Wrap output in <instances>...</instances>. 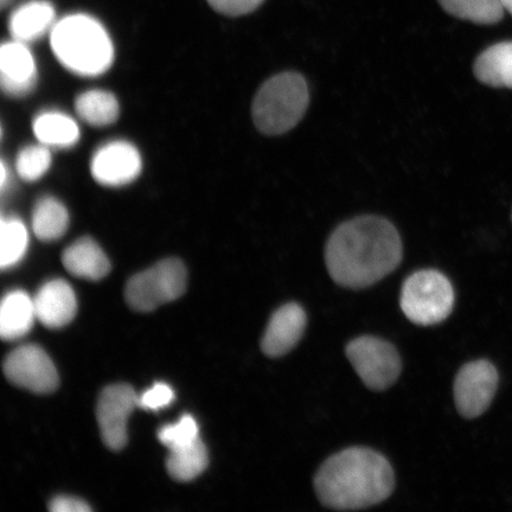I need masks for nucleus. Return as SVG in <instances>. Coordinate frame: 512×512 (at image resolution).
<instances>
[{
	"mask_svg": "<svg viewBox=\"0 0 512 512\" xmlns=\"http://www.w3.org/2000/svg\"><path fill=\"white\" fill-rule=\"evenodd\" d=\"M398 230L376 216L357 217L339 226L325 249L326 267L339 286L360 290L394 272L402 260Z\"/></svg>",
	"mask_w": 512,
	"mask_h": 512,
	"instance_id": "f257e3e1",
	"label": "nucleus"
},
{
	"mask_svg": "<svg viewBox=\"0 0 512 512\" xmlns=\"http://www.w3.org/2000/svg\"><path fill=\"white\" fill-rule=\"evenodd\" d=\"M395 473L388 460L369 448H348L320 466L315 490L320 503L335 510L374 507L392 495Z\"/></svg>",
	"mask_w": 512,
	"mask_h": 512,
	"instance_id": "f03ea898",
	"label": "nucleus"
},
{
	"mask_svg": "<svg viewBox=\"0 0 512 512\" xmlns=\"http://www.w3.org/2000/svg\"><path fill=\"white\" fill-rule=\"evenodd\" d=\"M50 43L56 59L75 75L96 78L112 67L111 36L91 16L78 14L62 18L50 32Z\"/></svg>",
	"mask_w": 512,
	"mask_h": 512,
	"instance_id": "7ed1b4c3",
	"label": "nucleus"
},
{
	"mask_svg": "<svg viewBox=\"0 0 512 512\" xmlns=\"http://www.w3.org/2000/svg\"><path fill=\"white\" fill-rule=\"evenodd\" d=\"M309 100V88L302 75L292 72L275 75L255 96L254 124L268 136L286 133L302 120Z\"/></svg>",
	"mask_w": 512,
	"mask_h": 512,
	"instance_id": "20e7f679",
	"label": "nucleus"
},
{
	"mask_svg": "<svg viewBox=\"0 0 512 512\" xmlns=\"http://www.w3.org/2000/svg\"><path fill=\"white\" fill-rule=\"evenodd\" d=\"M400 304L405 316L416 325L444 322L454 306L451 281L438 271L415 272L403 283Z\"/></svg>",
	"mask_w": 512,
	"mask_h": 512,
	"instance_id": "39448f33",
	"label": "nucleus"
},
{
	"mask_svg": "<svg viewBox=\"0 0 512 512\" xmlns=\"http://www.w3.org/2000/svg\"><path fill=\"white\" fill-rule=\"evenodd\" d=\"M185 288L187 270L183 262L166 259L128 281L126 300L133 310L149 312L181 297Z\"/></svg>",
	"mask_w": 512,
	"mask_h": 512,
	"instance_id": "423d86ee",
	"label": "nucleus"
},
{
	"mask_svg": "<svg viewBox=\"0 0 512 512\" xmlns=\"http://www.w3.org/2000/svg\"><path fill=\"white\" fill-rule=\"evenodd\" d=\"M345 352L369 389L383 392L398 381L402 366L394 345L373 336H362L351 341Z\"/></svg>",
	"mask_w": 512,
	"mask_h": 512,
	"instance_id": "0eeeda50",
	"label": "nucleus"
},
{
	"mask_svg": "<svg viewBox=\"0 0 512 512\" xmlns=\"http://www.w3.org/2000/svg\"><path fill=\"white\" fill-rule=\"evenodd\" d=\"M498 387V373L489 361L465 364L454 380V402L460 415L475 419L482 415L494 400Z\"/></svg>",
	"mask_w": 512,
	"mask_h": 512,
	"instance_id": "6e6552de",
	"label": "nucleus"
},
{
	"mask_svg": "<svg viewBox=\"0 0 512 512\" xmlns=\"http://www.w3.org/2000/svg\"><path fill=\"white\" fill-rule=\"evenodd\" d=\"M6 379L15 386L37 394H48L59 387V374L47 352L34 344L22 345L4 362Z\"/></svg>",
	"mask_w": 512,
	"mask_h": 512,
	"instance_id": "1a4fd4ad",
	"label": "nucleus"
},
{
	"mask_svg": "<svg viewBox=\"0 0 512 512\" xmlns=\"http://www.w3.org/2000/svg\"><path fill=\"white\" fill-rule=\"evenodd\" d=\"M143 159L136 146L125 140H113L99 147L91 160L96 182L108 188L130 184L142 174Z\"/></svg>",
	"mask_w": 512,
	"mask_h": 512,
	"instance_id": "9d476101",
	"label": "nucleus"
},
{
	"mask_svg": "<svg viewBox=\"0 0 512 512\" xmlns=\"http://www.w3.org/2000/svg\"><path fill=\"white\" fill-rule=\"evenodd\" d=\"M138 396L128 384H113L100 395L96 415L101 437L113 451H119L127 444V421L138 407Z\"/></svg>",
	"mask_w": 512,
	"mask_h": 512,
	"instance_id": "9b49d317",
	"label": "nucleus"
},
{
	"mask_svg": "<svg viewBox=\"0 0 512 512\" xmlns=\"http://www.w3.org/2000/svg\"><path fill=\"white\" fill-rule=\"evenodd\" d=\"M2 88L9 96L22 98L37 86L38 73L34 56L27 43L12 40L0 49Z\"/></svg>",
	"mask_w": 512,
	"mask_h": 512,
	"instance_id": "f8f14e48",
	"label": "nucleus"
},
{
	"mask_svg": "<svg viewBox=\"0 0 512 512\" xmlns=\"http://www.w3.org/2000/svg\"><path fill=\"white\" fill-rule=\"evenodd\" d=\"M307 325L306 312L297 303H288L273 313L261 349L268 357H281L297 347Z\"/></svg>",
	"mask_w": 512,
	"mask_h": 512,
	"instance_id": "ddd939ff",
	"label": "nucleus"
},
{
	"mask_svg": "<svg viewBox=\"0 0 512 512\" xmlns=\"http://www.w3.org/2000/svg\"><path fill=\"white\" fill-rule=\"evenodd\" d=\"M37 319L50 329H60L74 319L78 311V300L67 281L50 280L36 293L34 298Z\"/></svg>",
	"mask_w": 512,
	"mask_h": 512,
	"instance_id": "4468645a",
	"label": "nucleus"
},
{
	"mask_svg": "<svg viewBox=\"0 0 512 512\" xmlns=\"http://www.w3.org/2000/svg\"><path fill=\"white\" fill-rule=\"evenodd\" d=\"M54 6L43 0L19 6L9 21V31L14 40L30 43L41 40L54 29L56 21Z\"/></svg>",
	"mask_w": 512,
	"mask_h": 512,
	"instance_id": "2eb2a0df",
	"label": "nucleus"
},
{
	"mask_svg": "<svg viewBox=\"0 0 512 512\" xmlns=\"http://www.w3.org/2000/svg\"><path fill=\"white\" fill-rule=\"evenodd\" d=\"M62 262L74 277L87 280H100L111 271V262L98 242L86 236L64 249Z\"/></svg>",
	"mask_w": 512,
	"mask_h": 512,
	"instance_id": "dca6fc26",
	"label": "nucleus"
},
{
	"mask_svg": "<svg viewBox=\"0 0 512 512\" xmlns=\"http://www.w3.org/2000/svg\"><path fill=\"white\" fill-rule=\"evenodd\" d=\"M37 319L34 298L28 293L11 291L0 307V335L4 341H16L28 335Z\"/></svg>",
	"mask_w": 512,
	"mask_h": 512,
	"instance_id": "f3484780",
	"label": "nucleus"
},
{
	"mask_svg": "<svg viewBox=\"0 0 512 512\" xmlns=\"http://www.w3.org/2000/svg\"><path fill=\"white\" fill-rule=\"evenodd\" d=\"M38 142L55 149H69L79 143L80 127L69 115L59 111H46L37 115L32 123Z\"/></svg>",
	"mask_w": 512,
	"mask_h": 512,
	"instance_id": "a211bd4d",
	"label": "nucleus"
},
{
	"mask_svg": "<svg viewBox=\"0 0 512 512\" xmlns=\"http://www.w3.org/2000/svg\"><path fill=\"white\" fill-rule=\"evenodd\" d=\"M473 72L484 85L512 89V42L498 43L483 51Z\"/></svg>",
	"mask_w": 512,
	"mask_h": 512,
	"instance_id": "6ab92c4d",
	"label": "nucleus"
},
{
	"mask_svg": "<svg viewBox=\"0 0 512 512\" xmlns=\"http://www.w3.org/2000/svg\"><path fill=\"white\" fill-rule=\"evenodd\" d=\"M69 213L55 197L46 196L36 203L32 213V230L44 242L56 241L67 233Z\"/></svg>",
	"mask_w": 512,
	"mask_h": 512,
	"instance_id": "aec40b11",
	"label": "nucleus"
},
{
	"mask_svg": "<svg viewBox=\"0 0 512 512\" xmlns=\"http://www.w3.org/2000/svg\"><path fill=\"white\" fill-rule=\"evenodd\" d=\"M75 111L88 125L105 127L118 120L120 106L114 94L102 89H92L76 98Z\"/></svg>",
	"mask_w": 512,
	"mask_h": 512,
	"instance_id": "412c9836",
	"label": "nucleus"
},
{
	"mask_svg": "<svg viewBox=\"0 0 512 512\" xmlns=\"http://www.w3.org/2000/svg\"><path fill=\"white\" fill-rule=\"evenodd\" d=\"M209 456L206 445L201 438L192 443L170 450L166 459V469L169 475L178 482H190L206 471Z\"/></svg>",
	"mask_w": 512,
	"mask_h": 512,
	"instance_id": "4be33fe9",
	"label": "nucleus"
},
{
	"mask_svg": "<svg viewBox=\"0 0 512 512\" xmlns=\"http://www.w3.org/2000/svg\"><path fill=\"white\" fill-rule=\"evenodd\" d=\"M443 9L454 17L476 24H496L503 18L501 0H439Z\"/></svg>",
	"mask_w": 512,
	"mask_h": 512,
	"instance_id": "5701e85b",
	"label": "nucleus"
},
{
	"mask_svg": "<svg viewBox=\"0 0 512 512\" xmlns=\"http://www.w3.org/2000/svg\"><path fill=\"white\" fill-rule=\"evenodd\" d=\"M2 243H0V266L3 270L14 267L27 254L29 233L25 224L16 217L2 219Z\"/></svg>",
	"mask_w": 512,
	"mask_h": 512,
	"instance_id": "b1692460",
	"label": "nucleus"
},
{
	"mask_svg": "<svg viewBox=\"0 0 512 512\" xmlns=\"http://www.w3.org/2000/svg\"><path fill=\"white\" fill-rule=\"evenodd\" d=\"M51 152L49 147L43 144L29 145L19 151L16 159V171L25 182H36L50 169Z\"/></svg>",
	"mask_w": 512,
	"mask_h": 512,
	"instance_id": "393cba45",
	"label": "nucleus"
},
{
	"mask_svg": "<svg viewBox=\"0 0 512 512\" xmlns=\"http://www.w3.org/2000/svg\"><path fill=\"white\" fill-rule=\"evenodd\" d=\"M198 438H200L198 425L191 415H184L176 424L166 425L158 432L160 443L168 447L169 450L188 445Z\"/></svg>",
	"mask_w": 512,
	"mask_h": 512,
	"instance_id": "a878e982",
	"label": "nucleus"
},
{
	"mask_svg": "<svg viewBox=\"0 0 512 512\" xmlns=\"http://www.w3.org/2000/svg\"><path fill=\"white\" fill-rule=\"evenodd\" d=\"M174 400L175 392L169 384L156 383L155 386L138 396V407L147 409V411H159V409L170 406Z\"/></svg>",
	"mask_w": 512,
	"mask_h": 512,
	"instance_id": "bb28decb",
	"label": "nucleus"
},
{
	"mask_svg": "<svg viewBox=\"0 0 512 512\" xmlns=\"http://www.w3.org/2000/svg\"><path fill=\"white\" fill-rule=\"evenodd\" d=\"M265 0H208L211 8L226 16H243L251 14Z\"/></svg>",
	"mask_w": 512,
	"mask_h": 512,
	"instance_id": "cd10ccee",
	"label": "nucleus"
},
{
	"mask_svg": "<svg viewBox=\"0 0 512 512\" xmlns=\"http://www.w3.org/2000/svg\"><path fill=\"white\" fill-rule=\"evenodd\" d=\"M49 509L53 512H89L92 508L86 502L74 497H56L50 502Z\"/></svg>",
	"mask_w": 512,
	"mask_h": 512,
	"instance_id": "c85d7f7f",
	"label": "nucleus"
},
{
	"mask_svg": "<svg viewBox=\"0 0 512 512\" xmlns=\"http://www.w3.org/2000/svg\"><path fill=\"white\" fill-rule=\"evenodd\" d=\"M0 174H2V177H0V185H2V190L5 191L6 184H8L9 181V172L4 162H2V171H0Z\"/></svg>",
	"mask_w": 512,
	"mask_h": 512,
	"instance_id": "c756f323",
	"label": "nucleus"
},
{
	"mask_svg": "<svg viewBox=\"0 0 512 512\" xmlns=\"http://www.w3.org/2000/svg\"><path fill=\"white\" fill-rule=\"evenodd\" d=\"M501 3L503 5L504 10L508 11L509 14L512 16V0H501Z\"/></svg>",
	"mask_w": 512,
	"mask_h": 512,
	"instance_id": "7c9ffc66",
	"label": "nucleus"
},
{
	"mask_svg": "<svg viewBox=\"0 0 512 512\" xmlns=\"http://www.w3.org/2000/svg\"><path fill=\"white\" fill-rule=\"evenodd\" d=\"M12 0H0V4H2V8H6V6L10 5Z\"/></svg>",
	"mask_w": 512,
	"mask_h": 512,
	"instance_id": "2f4dec72",
	"label": "nucleus"
}]
</instances>
